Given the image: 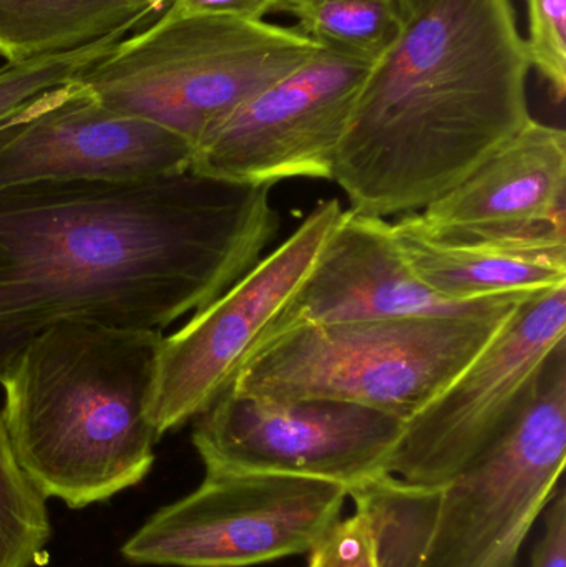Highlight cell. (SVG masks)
<instances>
[{"label":"cell","instance_id":"16","mask_svg":"<svg viewBox=\"0 0 566 567\" xmlns=\"http://www.w3.org/2000/svg\"><path fill=\"white\" fill-rule=\"evenodd\" d=\"M173 0H0V55L9 63L128 35Z\"/></svg>","mask_w":566,"mask_h":567},{"label":"cell","instance_id":"12","mask_svg":"<svg viewBox=\"0 0 566 567\" xmlns=\"http://www.w3.org/2000/svg\"><path fill=\"white\" fill-rule=\"evenodd\" d=\"M528 297L477 302L444 299L414 275L395 241L392 223L344 209L308 278L258 347L298 327L399 317L482 316L517 306Z\"/></svg>","mask_w":566,"mask_h":567},{"label":"cell","instance_id":"8","mask_svg":"<svg viewBox=\"0 0 566 567\" xmlns=\"http://www.w3.org/2000/svg\"><path fill=\"white\" fill-rule=\"evenodd\" d=\"M565 343L566 284L524 300L487 347L405 422L389 475L438 485L461 472L524 412Z\"/></svg>","mask_w":566,"mask_h":567},{"label":"cell","instance_id":"4","mask_svg":"<svg viewBox=\"0 0 566 567\" xmlns=\"http://www.w3.org/2000/svg\"><path fill=\"white\" fill-rule=\"evenodd\" d=\"M566 460V343L514 423L438 485L384 473L349 489L378 567H517Z\"/></svg>","mask_w":566,"mask_h":567},{"label":"cell","instance_id":"10","mask_svg":"<svg viewBox=\"0 0 566 567\" xmlns=\"http://www.w3.org/2000/svg\"><path fill=\"white\" fill-rule=\"evenodd\" d=\"M344 208L322 199L298 229L222 296L163 337L150 416L159 439L198 419L231 386L318 261Z\"/></svg>","mask_w":566,"mask_h":567},{"label":"cell","instance_id":"1","mask_svg":"<svg viewBox=\"0 0 566 567\" xmlns=\"http://www.w3.org/2000/svg\"><path fill=\"white\" fill-rule=\"evenodd\" d=\"M271 188L188 168L0 189V380L55 323L163 330L208 306L278 236Z\"/></svg>","mask_w":566,"mask_h":567},{"label":"cell","instance_id":"20","mask_svg":"<svg viewBox=\"0 0 566 567\" xmlns=\"http://www.w3.org/2000/svg\"><path fill=\"white\" fill-rule=\"evenodd\" d=\"M528 60L558 103L566 95V0H528Z\"/></svg>","mask_w":566,"mask_h":567},{"label":"cell","instance_id":"6","mask_svg":"<svg viewBox=\"0 0 566 567\" xmlns=\"http://www.w3.org/2000/svg\"><path fill=\"white\" fill-rule=\"evenodd\" d=\"M318 49L296 27L166 9L76 82L106 109L148 120L196 150L226 116Z\"/></svg>","mask_w":566,"mask_h":567},{"label":"cell","instance_id":"5","mask_svg":"<svg viewBox=\"0 0 566 567\" xmlns=\"http://www.w3.org/2000/svg\"><path fill=\"white\" fill-rule=\"evenodd\" d=\"M521 303L482 316L298 327L259 346L229 390L268 400L356 403L409 422L487 347Z\"/></svg>","mask_w":566,"mask_h":567},{"label":"cell","instance_id":"17","mask_svg":"<svg viewBox=\"0 0 566 567\" xmlns=\"http://www.w3.org/2000/svg\"><path fill=\"white\" fill-rule=\"evenodd\" d=\"M275 12L325 49L375 63L398 40L405 17L401 0H279Z\"/></svg>","mask_w":566,"mask_h":567},{"label":"cell","instance_id":"24","mask_svg":"<svg viewBox=\"0 0 566 567\" xmlns=\"http://www.w3.org/2000/svg\"><path fill=\"white\" fill-rule=\"evenodd\" d=\"M66 85H69V83H66ZM66 85L60 86V89L40 96L35 102L29 103V105L23 106V109L17 110L12 115L0 120V152L6 150L37 116L42 115L45 110H49L50 106L62 96Z\"/></svg>","mask_w":566,"mask_h":567},{"label":"cell","instance_id":"14","mask_svg":"<svg viewBox=\"0 0 566 567\" xmlns=\"http://www.w3.org/2000/svg\"><path fill=\"white\" fill-rule=\"evenodd\" d=\"M419 216L434 233L566 231V133L532 118Z\"/></svg>","mask_w":566,"mask_h":567},{"label":"cell","instance_id":"22","mask_svg":"<svg viewBox=\"0 0 566 567\" xmlns=\"http://www.w3.org/2000/svg\"><path fill=\"white\" fill-rule=\"evenodd\" d=\"M544 512V535L535 543L531 567H566V492L564 483H560Z\"/></svg>","mask_w":566,"mask_h":567},{"label":"cell","instance_id":"2","mask_svg":"<svg viewBox=\"0 0 566 567\" xmlns=\"http://www.w3.org/2000/svg\"><path fill=\"white\" fill-rule=\"evenodd\" d=\"M511 0H428L371 66L336 155L351 212L419 213L532 120Z\"/></svg>","mask_w":566,"mask_h":567},{"label":"cell","instance_id":"23","mask_svg":"<svg viewBox=\"0 0 566 567\" xmlns=\"http://www.w3.org/2000/svg\"><path fill=\"white\" fill-rule=\"evenodd\" d=\"M279 0H173L168 9L179 13H212L245 20H265Z\"/></svg>","mask_w":566,"mask_h":567},{"label":"cell","instance_id":"21","mask_svg":"<svg viewBox=\"0 0 566 567\" xmlns=\"http://www.w3.org/2000/svg\"><path fill=\"white\" fill-rule=\"evenodd\" d=\"M308 567H378L368 519L358 512L341 519L309 553Z\"/></svg>","mask_w":566,"mask_h":567},{"label":"cell","instance_id":"25","mask_svg":"<svg viewBox=\"0 0 566 567\" xmlns=\"http://www.w3.org/2000/svg\"><path fill=\"white\" fill-rule=\"evenodd\" d=\"M425 2H428V0H401L402 12H404L405 19L414 16V13L418 12Z\"/></svg>","mask_w":566,"mask_h":567},{"label":"cell","instance_id":"13","mask_svg":"<svg viewBox=\"0 0 566 567\" xmlns=\"http://www.w3.org/2000/svg\"><path fill=\"white\" fill-rule=\"evenodd\" d=\"M195 148L96 102L79 82L0 152V189L33 182H133L192 168Z\"/></svg>","mask_w":566,"mask_h":567},{"label":"cell","instance_id":"3","mask_svg":"<svg viewBox=\"0 0 566 567\" xmlns=\"http://www.w3.org/2000/svg\"><path fill=\"white\" fill-rule=\"evenodd\" d=\"M162 330L66 320L7 370L3 422L17 462L45 498L82 509L143 482L158 432L150 416Z\"/></svg>","mask_w":566,"mask_h":567},{"label":"cell","instance_id":"19","mask_svg":"<svg viewBox=\"0 0 566 567\" xmlns=\"http://www.w3.org/2000/svg\"><path fill=\"white\" fill-rule=\"evenodd\" d=\"M126 35L106 37L72 52L35 56L0 69V120L35 102L40 96L75 82L82 73L109 55Z\"/></svg>","mask_w":566,"mask_h":567},{"label":"cell","instance_id":"15","mask_svg":"<svg viewBox=\"0 0 566 567\" xmlns=\"http://www.w3.org/2000/svg\"><path fill=\"white\" fill-rule=\"evenodd\" d=\"M392 233L414 275L452 302L534 296L566 284V231L434 233L419 213Z\"/></svg>","mask_w":566,"mask_h":567},{"label":"cell","instance_id":"18","mask_svg":"<svg viewBox=\"0 0 566 567\" xmlns=\"http://www.w3.org/2000/svg\"><path fill=\"white\" fill-rule=\"evenodd\" d=\"M47 498L17 462L0 412V567L45 563L50 539Z\"/></svg>","mask_w":566,"mask_h":567},{"label":"cell","instance_id":"9","mask_svg":"<svg viewBox=\"0 0 566 567\" xmlns=\"http://www.w3.org/2000/svg\"><path fill=\"white\" fill-rule=\"evenodd\" d=\"M398 416L336 400H268L226 390L196 419L206 473H269L349 489L388 473Z\"/></svg>","mask_w":566,"mask_h":567},{"label":"cell","instance_id":"7","mask_svg":"<svg viewBox=\"0 0 566 567\" xmlns=\"http://www.w3.org/2000/svg\"><path fill=\"white\" fill-rule=\"evenodd\" d=\"M338 483L269 473H206L156 512L122 555L138 566L246 567L309 555L341 522Z\"/></svg>","mask_w":566,"mask_h":567},{"label":"cell","instance_id":"11","mask_svg":"<svg viewBox=\"0 0 566 567\" xmlns=\"http://www.w3.org/2000/svg\"><path fill=\"white\" fill-rule=\"evenodd\" d=\"M372 65L321 47L218 123L196 146L192 169L256 186L332 182L339 145Z\"/></svg>","mask_w":566,"mask_h":567}]
</instances>
